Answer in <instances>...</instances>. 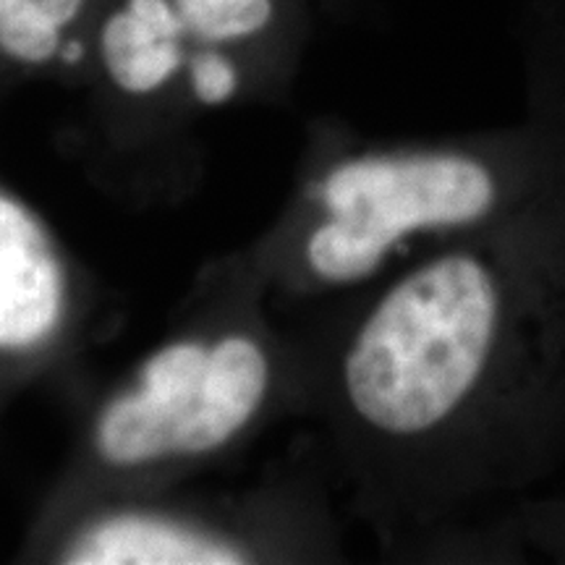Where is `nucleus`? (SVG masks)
<instances>
[{
    "label": "nucleus",
    "instance_id": "obj_1",
    "mask_svg": "<svg viewBox=\"0 0 565 565\" xmlns=\"http://www.w3.org/2000/svg\"><path fill=\"white\" fill-rule=\"evenodd\" d=\"M338 383L387 494L437 508L547 482L565 461V183L387 286Z\"/></svg>",
    "mask_w": 565,
    "mask_h": 565
},
{
    "label": "nucleus",
    "instance_id": "obj_3",
    "mask_svg": "<svg viewBox=\"0 0 565 565\" xmlns=\"http://www.w3.org/2000/svg\"><path fill=\"white\" fill-rule=\"evenodd\" d=\"M74 565H236L246 557L228 542L212 540L150 515H113L87 529L66 550Z\"/></svg>",
    "mask_w": 565,
    "mask_h": 565
},
{
    "label": "nucleus",
    "instance_id": "obj_6",
    "mask_svg": "<svg viewBox=\"0 0 565 565\" xmlns=\"http://www.w3.org/2000/svg\"><path fill=\"white\" fill-rule=\"evenodd\" d=\"M540 21H542V24H545V26H550V30H553V32L557 34V38H561L563 45H565V24H555V21H547V19H540Z\"/></svg>",
    "mask_w": 565,
    "mask_h": 565
},
{
    "label": "nucleus",
    "instance_id": "obj_2",
    "mask_svg": "<svg viewBox=\"0 0 565 565\" xmlns=\"http://www.w3.org/2000/svg\"><path fill=\"white\" fill-rule=\"evenodd\" d=\"M66 282L51 236L24 204L0 194V349L24 351L58 328Z\"/></svg>",
    "mask_w": 565,
    "mask_h": 565
},
{
    "label": "nucleus",
    "instance_id": "obj_7",
    "mask_svg": "<svg viewBox=\"0 0 565 565\" xmlns=\"http://www.w3.org/2000/svg\"><path fill=\"white\" fill-rule=\"evenodd\" d=\"M335 3H349V0H335Z\"/></svg>",
    "mask_w": 565,
    "mask_h": 565
},
{
    "label": "nucleus",
    "instance_id": "obj_5",
    "mask_svg": "<svg viewBox=\"0 0 565 565\" xmlns=\"http://www.w3.org/2000/svg\"><path fill=\"white\" fill-rule=\"evenodd\" d=\"M529 11L545 17L557 24H565V0H529Z\"/></svg>",
    "mask_w": 565,
    "mask_h": 565
},
{
    "label": "nucleus",
    "instance_id": "obj_4",
    "mask_svg": "<svg viewBox=\"0 0 565 565\" xmlns=\"http://www.w3.org/2000/svg\"><path fill=\"white\" fill-rule=\"evenodd\" d=\"M494 529L519 561H524V555H542L553 563H565V498L526 494L513 500Z\"/></svg>",
    "mask_w": 565,
    "mask_h": 565
}]
</instances>
